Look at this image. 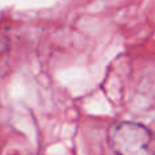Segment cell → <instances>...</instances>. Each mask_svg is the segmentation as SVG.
<instances>
[{
	"label": "cell",
	"instance_id": "cell-1",
	"mask_svg": "<svg viewBox=\"0 0 155 155\" xmlns=\"http://www.w3.org/2000/svg\"><path fill=\"white\" fill-rule=\"evenodd\" d=\"M107 140L117 155H155V132L142 124L129 121L113 124Z\"/></svg>",
	"mask_w": 155,
	"mask_h": 155
},
{
	"label": "cell",
	"instance_id": "cell-2",
	"mask_svg": "<svg viewBox=\"0 0 155 155\" xmlns=\"http://www.w3.org/2000/svg\"><path fill=\"white\" fill-rule=\"evenodd\" d=\"M8 49H10V40H8L7 35L0 33V56L7 53Z\"/></svg>",
	"mask_w": 155,
	"mask_h": 155
}]
</instances>
